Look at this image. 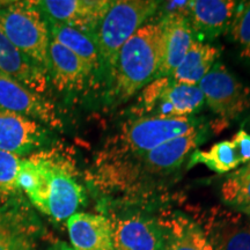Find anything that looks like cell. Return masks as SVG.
Instances as JSON below:
<instances>
[{"mask_svg":"<svg viewBox=\"0 0 250 250\" xmlns=\"http://www.w3.org/2000/svg\"><path fill=\"white\" fill-rule=\"evenodd\" d=\"M50 39L73 52L93 74L101 72V62L95 39L90 34L45 19Z\"/></svg>","mask_w":250,"mask_h":250,"instance_id":"20","label":"cell"},{"mask_svg":"<svg viewBox=\"0 0 250 250\" xmlns=\"http://www.w3.org/2000/svg\"><path fill=\"white\" fill-rule=\"evenodd\" d=\"M168 228V250H212L205 230L190 219L175 215Z\"/></svg>","mask_w":250,"mask_h":250,"instance_id":"22","label":"cell"},{"mask_svg":"<svg viewBox=\"0 0 250 250\" xmlns=\"http://www.w3.org/2000/svg\"><path fill=\"white\" fill-rule=\"evenodd\" d=\"M11 4H12V1H0V9L7 7V6L11 5Z\"/></svg>","mask_w":250,"mask_h":250,"instance_id":"28","label":"cell"},{"mask_svg":"<svg viewBox=\"0 0 250 250\" xmlns=\"http://www.w3.org/2000/svg\"><path fill=\"white\" fill-rule=\"evenodd\" d=\"M203 229L212 250H250V220L239 212L215 210Z\"/></svg>","mask_w":250,"mask_h":250,"instance_id":"14","label":"cell"},{"mask_svg":"<svg viewBox=\"0 0 250 250\" xmlns=\"http://www.w3.org/2000/svg\"><path fill=\"white\" fill-rule=\"evenodd\" d=\"M0 73L5 74L36 93L48 86V72L31 62L0 30Z\"/></svg>","mask_w":250,"mask_h":250,"instance_id":"18","label":"cell"},{"mask_svg":"<svg viewBox=\"0 0 250 250\" xmlns=\"http://www.w3.org/2000/svg\"><path fill=\"white\" fill-rule=\"evenodd\" d=\"M204 102L198 86L177 83L170 77L160 78L143 89L137 107L146 116L138 117H189L201 110Z\"/></svg>","mask_w":250,"mask_h":250,"instance_id":"5","label":"cell"},{"mask_svg":"<svg viewBox=\"0 0 250 250\" xmlns=\"http://www.w3.org/2000/svg\"><path fill=\"white\" fill-rule=\"evenodd\" d=\"M189 168L196 165H204L208 169L218 174H226L235 170L240 161L232 140H223L214 144L208 151L196 149L190 156Z\"/></svg>","mask_w":250,"mask_h":250,"instance_id":"23","label":"cell"},{"mask_svg":"<svg viewBox=\"0 0 250 250\" xmlns=\"http://www.w3.org/2000/svg\"><path fill=\"white\" fill-rule=\"evenodd\" d=\"M48 20L76 28L94 36L110 7L109 0H44L35 1Z\"/></svg>","mask_w":250,"mask_h":250,"instance_id":"8","label":"cell"},{"mask_svg":"<svg viewBox=\"0 0 250 250\" xmlns=\"http://www.w3.org/2000/svg\"><path fill=\"white\" fill-rule=\"evenodd\" d=\"M208 126L201 124L189 132L162 144L144 155L146 168L158 173H170L180 167L189 153L196 151L208 139Z\"/></svg>","mask_w":250,"mask_h":250,"instance_id":"15","label":"cell"},{"mask_svg":"<svg viewBox=\"0 0 250 250\" xmlns=\"http://www.w3.org/2000/svg\"><path fill=\"white\" fill-rule=\"evenodd\" d=\"M198 87L208 107L225 121L239 117L250 104L249 89L219 62L203 78Z\"/></svg>","mask_w":250,"mask_h":250,"instance_id":"7","label":"cell"},{"mask_svg":"<svg viewBox=\"0 0 250 250\" xmlns=\"http://www.w3.org/2000/svg\"><path fill=\"white\" fill-rule=\"evenodd\" d=\"M159 7L160 2L153 0H118L111 2L94 33L101 71L107 73L108 78L124 43L156 13Z\"/></svg>","mask_w":250,"mask_h":250,"instance_id":"3","label":"cell"},{"mask_svg":"<svg viewBox=\"0 0 250 250\" xmlns=\"http://www.w3.org/2000/svg\"><path fill=\"white\" fill-rule=\"evenodd\" d=\"M160 22L145 23L122 46L110 81L111 95L125 101L155 80L161 62Z\"/></svg>","mask_w":250,"mask_h":250,"instance_id":"2","label":"cell"},{"mask_svg":"<svg viewBox=\"0 0 250 250\" xmlns=\"http://www.w3.org/2000/svg\"><path fill=\"white\" fill-rule=\"evenodd\" d=\"M18 184L31 204L58 221L77 213L85 201L83 187L67 162L46 152L22 159Z\"/></svg>","mask_w":250,"mask_h":250,"instance_id":"1","label":"cell"},{"mask_svg":"<svg viewBox=\"0 0 250 250\" xmlns=\"http://www.w3.org/2000/svg\"><path fill=\"white\" fill-rule=\"evenodd\" d=\"M37 224L15 201L0 206V250H34Z\"/></svg>","mask_w":250,"mask_h":250,"instance_id":"13","label":"cell"},{"mask_svg":"<svg viewBox=\"0 0 250 250\" xmlns=\"http://www.w3.org/2000/svg\"><path fill=\"white\" fill-rule=\"evenodd\" d=\"M115 250H162L164 237L147 219L131 217L110 220Z\"/></svg>","mask_w":250,"mask_h":250,"instance_id":"17","label":"cell"},{"mask_svg":"<svg viewBox=\"0 0 250 250\" xmlns=\"http://www.w3.org/2000/svg\"><path fill=\"white\" fill-rule=\"evenodd\" d=\"M93 73L73 52L50 39L48 77L59 90H78Z\"/></svg>","mask_w":250,"mask_h":250,"instance_id":"19","label":"cell"},{"mask_svg":"<svg viewBox=\"0 0 250 250\" xmlns=\"http://www.w3.org/2000/svg\"><path fill=\"white\" fill-rule=\"evenodd\" d=\"M201 124L202 121L193 116L137 117L125 125L123 143L125 148L144 156L158 146L189 132Z\"/></svg>","mask_w":250,"mask_h":250,"instance_id":"6","label":"cell"},{"mask_svg":"<svg viewBox=\"0 0 250 250\" xmlns=\"http://www.w3.org/2000/svg\"><path fill=\"white\" fill-rule=\"evenodd\" d=\"M22 158L0 149V206L19 201L20 188L18 184Z\"/></svg>","mask_w":250,"mask_h":250,"instance_id":"25","label":"cell"},{"mask_svg":"<svg viewBox=\"0 0 250 250\" xmlns=\"http://www.w3.org/2000/svg\"><path fill=\"white\" fill-rule=\"evenodd\" d=\"M230 140L234 144L240 164L246 165L250 162V134L242 129L234 134Z\"/></svg>","mask_w":250,"mask_h":250,"instance_id":"27","label":"cell"},{"mask_svg":"<svg viewBox=\"0 0 250 250\" xmlns=\"http://www.w3.org/2000/svg\"><path fill=\"white\" fill-rule=\"evenodd\" d=\"M219 55L220 51L215 46L195 40L170 78L177 83L198 86L217 62Z\"/></svg>","mask_w":250,"mask_h":250,"instance_id":"21","label":"cell"},{"mask_svg":"<svg viewBox=\"0 0 250 250\" xmlns=\"http://www.w3.org/2000/svg\"><path fill=\"white\" fill-rule=\"evenodd\" d=\"M46 250H59V249H58V247H51V248H49Z\"/></svg>","mask_w":250,"mask_h":250,"instance_id":"30","label":"cell"},{"mask_svg":"<svg viewBox=\"0 0 250 250\" xmlns=\"http://www.w3.org/2000/svg\"><path fill=\"white\" fill-rule=\"evenodd\" d=\"M58 249L59 250H73L72 248H70V247H67L65 243H62L61 246H58Z\"/></svg>","mask_w":250,"mask_h":250,"instance_id":"29","label":"cell"},{"mask_svg":"<svg viewBox=\"0 0 250 250\" xmlns=\"http://www.w3.org/2000/svg\"><path fill=\"white\" fill-rule=\"evenodd\" d=\"M0 108L28 118H36L50 126H62L51 103L39 93L2 73H0Z\"/></svg>","mask_w":250,"mask_h":250,"instance_id":"9","label":"cell"},{"mask_svg":"<svg viewBox=\"0 0 250 250\" xmlns=\"http://www.w3.org/2000/svg\"><path fill=\"white\" fill-rule=\"evenodd\" d=\"M49 140L45 127L31 118L0 108V149L18 156L42 147Z\"/></svg>","mask_w":250,"mask_h":250,"instance_id":"10","label":"cell"},{"mask_svg":"<svg viewBox=\"0 0 250 250\" xmlns=\"http://www.w3.org/2000/svg\"><path fill=\"white\" fill-rule=\"evenodd\" d=\"M66 225L73 250H115L110 220L103 215L77 212Z\"/></svg>","mask_w":250,"mask_h":250,"instance_id":"16","label":"cell"},{"mask_svg":"<svg viewBox=\"0 0 250 250\" xmlns=\"http://www.w3.org/2000/svg\"><path fill=\"white\" fill-rule=\"evenodd\" d=\"M229 33L239 46L240 54L250 62V0L239 2Z\"/></svg>","mask_w":250,"mask_h":250,"instance_id":"26","label":"cell"},{"mask_svg":"<svg viewBox=\"0 0 250 250\" xmlns=\"http://www.w3.org/2000/svg\"><path fill=\"white\" fill-rule=\"evenodd\" d=\"M225 204L250 217V162L230 173L221 186Z\"/></svg>","mask_w":250,"mask_h":250,"instance_id":"24","label":"cell"},{"mask_svg":"<svg viewBox=\"0 0 250 250\" xmlns=\"http://www.w3.org/2000/svg\"><path fill=\"white\" fill-rule=\"evenodd\" d=\"M0 30L15 48L48 72L49 28L35 1H12L0 9Z\"/></svg>","mask_w":250,"mask_h":250,"instance_id":"4","label":"cell"},{"mask_svg":"<svg viewBox=\"0 0 250 250\" xmlns=\"http://www.w3.org/2000/svg\"><path fill=\"white\" fill-rule=\"evenodd\" d=\"M161 62L155 79L171 77L195 41L187 14L168 12L160 21Z\"/></svg>","mask_w":250,"mask_h":250,"instance_id":"11","label":"cell"},{"mask_svg":"<svg viewBox=\"0 0 250 250\" xmlns=\"http://www.w3.org/2000/svg\"><path fill=\"white\" fill-rule=\"evenodd\" d=\"M239 2L233 0H192L189 1L187 18L193 36L213 40L229 30Z\"/></svg>","mask_w":250,"mask_h":250,"instance_id":"12","label":"cell"}]
</instances>
